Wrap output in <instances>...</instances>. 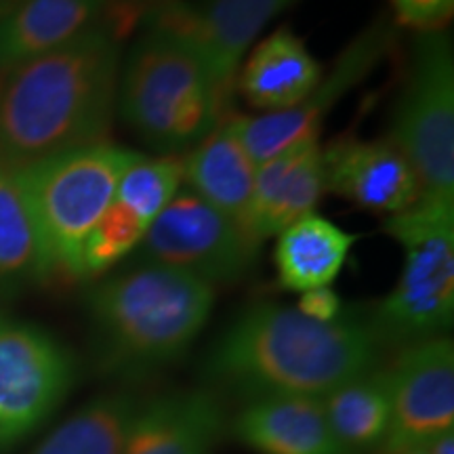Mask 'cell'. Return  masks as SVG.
<instances>
[{"label": "cell", "mask_w": 454, "mask_h": 454, "mask_svg": "<svg viewBox=\"0 0 454 454\" xmlns=\"http://www.w3.org/2000/svg\"><path fill=\"white\" fill-rule=\"evenodd\" d=\"M371 320L339 316L317 322L294 308L265 303L244 311L215 340L204 374L238 395L325 397L349 379L377 368Z\"/></svg>", "instance_id": "obj_1"}, {"label": "cell", "mask_w": 454, "mask_h": 454, "mask_svg": "<svg viewBox=\"0 0 454 454\" xmlns=\"http://www.w3.org/2000/svg\"><path fill=\"white\" fill-rule=\"evenodd\" d=\"M121 44L107 27L11 67L0 89V160L11 167L104 144Z\"/></svg>", "instance_id": "obj_2"}, {"label": "cell", "mask_w": 454, "mask_h": 454, "mask_svg": "<svg viewBox=\"0 0 454 454\" xmlns=\"http://www.w3.org/2000/svg\"><path fill=\"white\" fill-rule=\"evenodd\" d=\"M215 286L162 265H145L101 282L89 316L104 371L141 379L177 362L207 326Z\"/></svg>", "instance_id": "obj_3"}, {"label": "cell", "mask_w": 454, "mask_h": 454, "mask_svg": "<svg viewBox=\"0 0 454 454\" xmlns=\"http://www.w3.org/2000/svg\"><path fill=\"white\" fill-rule=\"evenodd\" d=\"M116 95L130 130L167 156L200 144L219 124L223 104L196 49L160 27L130 49Z\"/></svg>", "instance_id": "obj_4"}, {"label": "cell", "mask_w": 454, "mask_h": 454, "mask_svg": "<svg viewBox=\"0 0 454 454\" xmlns=\"http://www.w3.org/2000/svg\"><path fill=\"white\" fill-rule=\"evenodd\" d=\"M385 231L404 248V265L371 317L379 340L411 345L444 337L454 320V207L417 202L391 215Z\"/></svg>", "instance_id": "obj_5"}, {"label": "cell", "mask_w": 454, "mask_h": 454, "mask_svg": "<svg viewBox=\"0 0 454 454\" xmlns=\"http://www.w3.org/2000/svg\"><path fill=\"white\" fill-rule=\"evenodd\" d=\"M137 152L95 144L15 167L57 274L81 278V253Z\"/></svg>", "instance_id": "obj_6"}, {"label": "cell", "mask_w": 454, "mask_h": 454, "mask_svg": "<svg viewBox=\"0 0 454 454\" xmlns=\"http://www.w3.org/2000/svg\"><path fill=\"white\" fill-rule=\"evenodd\" d=\"M389 141L417 175L419 204L454 207V57L444 32H425L414 44Z\"/></svg>", "instance_id": "obj_7"}, {"label": "cell", "mask_w": 454, "mask_h": 454, "mask_svg": "<svg viewBox=\"0 0 454 454\" xmlns=\"http://www.w3.org/2000/svg\"><path fill=\"white\" fill-rule=\"evenodd\" d=\"M141 244L154 265L185 271L211 286L248 274L261 247L240 223L192 190L177 192L147 227Z\"/></svg>", "instance_id": "obj_8"}, {"label": "cell", "mask_w": 454, "mask_h": 454, "mask_svg": "<svg viewBox=\"0 0 454 454\" xmlns=\"http://www.w3.org/2000/svg\"><path fill=\"white\" fill-rule=\"evenodd\" d=\"M72 383L70 351L41 328L0 317V446L47 421Z\"/></svg>", "instance_id": "obj_9"}, {"label": "cell", "mask_w": 454, "mask_h": 454, "mask_svg": "<svg viewBox=\"0 0 454 454\" xmlns=\"http://www.w3.org/2000/svg\"><path fill=\"white\" fill-rule=\"evenodd\" d=\"M389 41L391 27L383 20L377 21L348 44L328 76H322L301 104L284 112L234 118L238 135L253 160L263 164L299 141L317 137L326 114L379 66Z\"/></svg>", "instance_id": "obj_10"}, {"label": "cell", "mask_w": 454, "mask_h": 454, "mask_svg": "<svg viewBox=\"0 0 454 454\" xmlns=\"http://www.w3.org/2000/svg\"><path fill=\"white\" fill-rule=\"evenodd\" d=\"M293 3L294 0H202L187 4L170 0L152 13L150 27L177 34L190 43L213 82L225 93L261 30Z\"/></svg>", "instance_id": "obj_11"}, {"label": "cell", "mask_w": 454, "mask_h": 454, "mask_svg": "<svg viewBox=\"0 0 454 454\" xmlns=\"http://www.w3.org/2000/svg\"><path fill=\"white\" fill-rule=\"evenodd\" d=\"M387 372L391 427L385 444H425L454 429V345L434 337L404 345Z\"/></svg>", "instance_id": "obj_12"}, {"label": "cell", "mask_w": 454, "mask_h": 454, "mask_svg": "<svg viewBox=\"0 0 454 454\" xmlns=\"http://www.w3.org/2000/svg\"><path fill=\"white\" fill-rule=\"evenodd\" d=\"M325 190L372 213H404L421 196L417 175L389 139L339 135L322 147Z\"/></svg>", "instance_id": "obj_13"}, {"label": "cell", "mask_w": 454, "mask_h": 454, "mask_svg": "<svg viewBox=\"0 0 454 454\" xmlns=\"http://www.w3.org/2000/svg\"><path fill=\"white\" fill-rule=\"evenodd\" d=\"M326 194L322 145L303 139L257 167L247 230L259 244L308 217Z\"/></svg>", "instance_id": "obj_14"}, {"label": "cell", "mask_w": 454, "mask_h": 454, "mask_svg": "<svg viewBox=\"0 0 454 454\" xmlns=\"http://www.w3.org/2000/svg\"><path fill=\"white\" fill-rule=\"evenodd\" d=\"M225 434L223 404L213 391H173L139 404L122 454H213Z\"/></svg>", "instance_id": "obj_15"}, {"label": "cell", "mask_w": 454, "mask_h": 454, "mask_svg": "<svg viewBox=\"0 0 454 454\" xmlns=\"http://www.w3.org/2000/svg\"><path fill=\"white\" fill-rule=\"evenodd\" d=\"M227 429L257 454H343L328 425L322 397L271 395L248 400L227 421Z\"/></svg>", "instance_id": "obj_16"}, {"label": "cell", "mask_w": 454, "mask_h": 454, "mask_svg": "<svg viewBox=\"0 0 454 454\" xmlns=\"http://www.w3.org/2000/svg\"><path fill=\"white\" fill-rule=\"evenodd\" d=\"M257 167L259 164L253 160L238 135L234 118L215 127L200 144L194 145L185 160H181L187 190L200 196L225 217L234 219L244 230Z\"/></svg>", "instance_id": "obj_17"}, {"label": "cell", "mask_w": 454, "mask_h": 454, "mask_svg": "<svg viewBox=\"0 0 454 454\" xmlns=\"http://www.w3.org/2000/svg\"><path fill=\"white\" fill-rule=\"evenodd\" d=\"M322 78V67L288 27L271 32L247 57L240 72L242 98L254 110L274 114L301 104Z\"/></svg>", "instance_id": "obj_18"}, {"label": "cell", "mask_w": 454, "mask_h": 454, "mask_svg": "<svg viewBox=\"0 0 454 454\" xmlns=\"http://www.w3.org/2000/svg\"><path fill=\"white\" fill-rule=\"evenodd\" d=\"M107 0H21L0 15V70L30 61L93 30Z\"/></svg>", "instance_id": "obj_19"}, {"label": "cell", "mask_w": 454, "mask_h": 454, "mask_svg": "<svg viewBox=\"0 0 454 454\" xmlns=\"http://www.w3.org/2000/svg\"><path fill=\"white\" fill-rule=\"evenodd\" d=\"M55 274L17 170L0 160V294L20 293Z\"/></svg>", "instance_id": "obj_20"}, {"label": "cell", "mask_w": 454, "mask_h": 454, "mask_svg": "<svg viewBox=\"0 0 454 454\" xmlns=\"http://www.w3.org/2000/svg\"><path fill=\"white\" fill-rule=\"evenodd\" d=\"M357 240L317 215L294 221L278 234L276 270L282 288L293 293L331 286Z\"/></svg>", "instance_id": "obj_21"}, {"label": "cell", "mask_w": 454, "mask_h": 454, "mask_svg": "<svg viewBox=\"0 0 454 454\" xmlns=\"http://www.w3.org/2000/svg\"><path fill=\"white\" fill-rule=\"evenodd\" d=\"M322 406L343 454H372L387 442L391 402L385 368L339 385L322 397Z\"/></svg>", "instance_id": "obj_22"}, {"label": "cell", "mask_w": 454, "mask_h": 454, "mask_svg": "<svg viewBox=\"0 0 454 454\" xmlns=\"http://www.w3.org/2000/svg\"><path fill=\"white\" fill-rule=\"evenodd\" d=\"M137 411L133 395H101L61 423L32 454H122Z\"/></svg>", "instance_id": "obj_23"}, {"label": "cell", "mask_w": 454, "mask_h": 454, "mask_svg": "<svg viewBox=\"0 0 454 454\" xmlns=\"http://www.w3.org/2000/svg\"><path fill=\"white\" fill-rule=\"evenodd\" d=\"M181 181L184 168L177 158H145L139 154L137 160L122 173L114 200L124 204L150 227L152 221L177 196Z\"/></svg>", "instance_id": "obj_24"}, {"label": "cell", "mask_w": 454, "mask_h": 454, "mask_svg": "<svg viewBox=\"0 0 454 454\" xmlns=\"http://www.w3.org/2000/svg\"><path fill=\"white\" fill-rule=\"evenodd\" d=\"M145 231L147 225L137 215L118 200H112L82 244L81 278L104 274L141 244Z\"/></svg>", "instance_id": "obj_25"}, {"label": "cell", "mask_w": 454, "mask_h": 454, "mask_svg": "<svg viewBox=\"0 0 454 454\" xmlns=\"http://www.w3.org/2000/svg\"><path fill=\"white\" fill-rule=\"evenodd\" d=\"M454 0H391L400 24L419 30H438L452 13Z\"/></svg>", "instance_id": "obj_26"}, {"label": "cell", "mask_w": 454, "mask_h": 454, "mask_svg": "<svg viewBox=\"0 0 454 454\" xmlns=\"http://www.w3.org/2000/svg\"><path fill=\"white\" fill-rule=\"evenodd\" d=\"M297 311L311 317V320L333 322L339 316H343V301L331 286L314 288V291L301 293Z\"/></svg>", "instance_id": "obj_27"}, {"label": "cell", "mask_w": 454, "mask_h": 454, "mask_svg": "<svg viewBox=\"0 0 454 454\" xmlns=\"http://www.w3.org/2000/svg\"><path fill=\"white\" fill-rule=\"evenodd\" d=\"M425 452L427 454H454V429L442 431V434L425 442Z\"/></svg>", "instance_id": "obj_28"}, {"label": "cell", "mask_w": 454, "mask_h": 454, "mask_svg": "<svg viewBox=\"0 0 454 454\" xmlns=\"http://www.w3.org/2000/svg\"><path fill=\"white\" fill-rule=\"evenodd\" d=\"M372 454H427L425 444H383Z\"/></svg>", "instance_id": "obj_29"}, {"label": "cell", "mask_w": 454, "mask_h": 454, "mask_svg": "<svg viewBox=\"0 0 454 454\" xmlns=\"http://www.w3.org/2000/svg\"><path fill=\"white\" fill-rule=\"evenodd\" d=\"M21 0H0V15H4V13H9L11 9L13 7H17V4H20Z\"/></svg>", "instance_id": "obj_30"}]
</instances>
